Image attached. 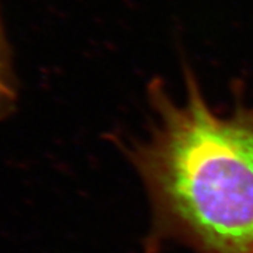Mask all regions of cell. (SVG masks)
Listing matches in <instances>:
<instances>
[{"instance_id": "6da1fadb", "label": "cell", "mask_w": 253, "mask_h": 253, "mask_svg": "<svg viewBox=\"0 0 253 253\" xmlns=\"http://www.w3.org/2000/svg\"><path fill=\"white\" fill-rule=\"evenodd\" d=\"M181 73L180 99L148 82L151 126L131 152L158 229L199 253H253V106L215 109L186 59Z\"/></svg>"}, {"instance_id": "7a4b0ae2", "label": "cell", "mask_w": 253, "mask_h": 253, "mask_svg": "<svg viewBox=\"0 0 253 253\" xmlns=\"http://www.w3.org/2000/svg\"><path fill=\"white\" fill-rule=\"evenodd\" d=\"M17 78L0 11V120L9 117L17 101Z\"/></svg>"}]
</instances>
